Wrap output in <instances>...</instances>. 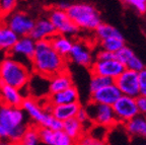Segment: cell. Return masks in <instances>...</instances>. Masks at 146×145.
Here are the masks:
<instances>
[{"label": "cell", "mask_w": 146, "mask_h": 145, "mask_svg": "<svg viewBox=\"0 0 146 145\" xmlns=\"http://www.w3.org/2000/svg\"><path fill=\"white\" fill-rule=\"evenodd\" d=\"M94 34L98 40L100 41H104V40H107V39L115 38V39H120V40H124L123 35L120 33V31L118 29H116L115 27L111 25H108V23H102L96 30H94Z\"/></svg>", "instance_id": "26"}, {"label": "cell", "mask_w": 146, "mask_h": 145, "mask_svg": "<svg viewBox=\"0 0 146 145\" xmlns=\"http://www.w3.org/2000/svg\"><path fill=\"white\" fill-rule=\"evenodd\" d=\"M138 82H139V96L146 98V68L144 67L138 72Z\"/></svg>", "instance_id": "33"}, {"label": "cell", "mask_w": 146, "mask_h": 145, "mask_svg": "<svg viewBox=\"0 0 146 145\" xmlns=\"http://www.w3.org/2000/svg\"><path fill=\"white\" fill-rule=\"evenodd\" d=\"M25 96L23 91L8 85H0V102L3 106L21 108Z\"/></svg>", "instance_id": "18"}, {"label": "cell", "mask_w": 146, "mask_h": 145, "mask_svg": "<svg viewBox=\"0 0 146 145\" xmlns=\"http://www.w3.org/2000/svg\"><path fill=\"white\" fill-rule=\"evenodd\" d=\"M100 45L102 50L108 51V52L114 53L116 54L118 51H120L122 48L125 47V40H120V39H107V40H104V41L100 42Z\"/></svg>", "instance_id": "28"}, {"label": "cell", "mask_w": 146, "mask_h": 145, "mask_svg": "<svg viewBox=\"0 0 146 145\" xmlns=\"http://www.w3.org/2000/svg\"><path fill=\"white\" fill-rule=\"evenodd\" d=\"M47 17L52 23L53 27L56 31V34L69 37V38L75 37L79 34V29L73 23L66 11H63V10L58 9L57 7H54L49 11Z\"/></svg>", "instance_id": "8"}, {"label": "cell", "mask_w": 146, "mask_h": 145, "mask_svg": "<svg viewBox=\"0 0 146 145\" xmlns=\"http://www.w3.org/2000/svg\"><path fill=\"white\" fill-rule=\"evenodd\" d=\"M31 78L30 66L18 62L9 55L0 61V85H8L21 90L25 88Z\"/></svg>", "instance_id": "2"}, {"label": "cell", "mask_w": 146, "mask_h": 145, "mask_svg": "<svg viewBox=\"0 0 146 145\" xmlns=\"http://www.w3.org/2000/svg\"><path fill=\"white\" fill-rule=\"evenodd\" d=\"M115 117L118 124L124 125L136 116L139 115L138 107H137L136 98H129L125 95H121L116 102L112 106Z\"/></svg>", "instance_id": "9"}, {"label": "cell", "mask_w": 146, "mask_h": 145, "mask_svg": "<svg viewBox=\"0 0 146 145\" xmlns=\"http://www.w3.org/2000/svg\"><path fill=\"white\" fill-rule=\"evenodd\" d=\"M91 74L108 77L114 81L124 71L125 67L119 61L110 60V61H94L90 67Z\"/></svg>", "instance_id": "13"}, {"label": "cell", "mask_w": 146, "mask_h": 145, "mask_svg": "<svg viewBox=\"0 0 146 145\" xmlns=\"http://www.w3.org/2000/svg\"><path fill=\"white\" fill-rule=\"evenodd\" d=\"M18 37L12 32L3 21H0V52L9 53L17 41Z\"/></svg>", "instance_id": "24"}, {"label": "cell", "mask_w": 146, "mask_h": 145, "mask_svg": "<svg viewBox=\"0 0 146 145\" xmlns=\"http://www.w3.org/2000/svg\"><path fill=\"white\" fill-rule=\"evenodd\" d=\"M41 139H40L39 128L31 125L25 132L21 140L14 145H41Z\"/></svg>", "instance_id": "27"}, {"label": "cell", "mask_w": 146, "mask_h": 145, "mask_svg": "<svg viewBox=\"0 0 146 145\" xmlns=\"http://www.w3.org/2000/svg\"><path fill=\"white\" fill-rule=\"evenodd\" d=\"M50 44L52 46V48L54 49L60 56H62L63 58L67 60L68 55L71 51V48L73 45V41L71 40V38L66 36H62V35L56 34L54 37L49 40Z\"/></svg>", "instance_id": "23"}, {"label": "cell", "mask_w": 146, "mask_h": 145, "mask_svg": "<svg viewBox=\"0 0 146 145\" xmlns=\"http://www.w3.org/2000/svg\"><path fill=\"white\" fill-rule=\"evenodd\" d=\"M115 59H116V57H115L114 53L108 52L105 50H100L94 57V61H110V60Z\"/></svg>", "instance_id": "34"}, {"label": "cell", "mask_w": 146, "mask_h": 145, "mask_svg": "<svg viewBox=\"0 0 146 145\" xmlns=\"http://www.w3.org/2000/svg\"><path fill=\"white\" fill-rule=\"evenodd\" d=\"M3 21L18 38H21L30 36L36 21L27 12L15 10L13 13L3 18Z\"/></svg>", "instance_id": "7"}, {"label": "cell", "mask_w": 146, "mask_h": 145, "mask_svg": "<svg viewBox=\"0 0 146 145\" xmlns=\"http://www.w3.org/2000/svg\"><path fill=\"white\" fill-rule=\"evenodd\" d=\"M0 21H2V18H1V15H0Z\"/></svg>", "instance_id": "40"}, {"label": "cell", "mask_w": 146, "mask_h": 145, "mask_svg": "<svg viewBox=\"0 0 146 145\" xmlns=\"http://www.w3.org/2000/svg\"><path fill=\"white\" fill-rule=\"evenodd\" d=\"M70 5H71V3L66 2V1H65V2H59L57 5V8L60 9V10H63V11H67V9L70 7Z\"/></svg>", "instance_id": "37"}, {"label": "cell", "mask_w": 146, "mask_h": 145, "mask_svg": "<svg viewBox=\"0 0 146 145\" xmlns=\"http://www.w3.org/2000/svg\"><path fill=\"white\" fill-rule=\"evenodd\" d=\"M48 102L51 106H60V104H69L74 102H79V92L78 89L73 85L69 88L62 90L60 92L50 94Z\"/></svg>", "instance_id": "19"}, {"label": "cell", "mask_w": 146, "mask_h": 145, "mask_svg": "<svg viewBox=\"0 0 146 145\" xmlns=\"http://www.w3.org/2000/svg\"><path fill=\"white\" fill-rule=\"evenodd\" d=\"M84 109L92 125L102 126L108 129H111L118 125L113 108L110 106L89 102H87Z\"/></svg>", "instance_id": "6"}, {"label": "cell", "mask_w": 146, "mask_h": 145, "mask_svg": "<svg viewBox=\"0 0 146 145\" xmlns=\"http://www.w3.org/2000/svg\"><path fill=\"white\" fill-rule=\"evenodd\" d=\"M75 145H108L106 141L98 140V139L91 137L88 134H84L79 140L75 142Z\"/></svg>", "instance_id": "31"}, {"label": "cell", "mask_w": 146, "mask_h": 145, "mask_svg": "<svg viewBox=\"0 0 146 145\" xmlns=\"http://www.w3.org/2000/svg\"><path fill=\"white\" fill-rule=\"evenodd\" d=\"M17 7V1L15 0H1L0 1V15L5 18L9 14L13 13Z\"/></svg>", "instance_id": "30"}, {"label": "cell", "mask_w": 146, "mask_h": 145, "mask_svg": "<svg viewBox=\"0 0 146 145\" xmlns=\"http://www.w3.org/2000/svg\"><path fill=\"white\" fill-rule=\"evenodd\" d=\"M21 108L38 128H46L52 131L62 130V122L55 119L51 113H48L43 106L32 96L25 98Z\"/></svg>", "instance_id": "5"}, {"label": "cell", "mask_w": 146, "mask_h": 145, "mask_svg": "<svg viewBox=\"0 0 146 145\" xmlns=\"http://www.w3.org/2000/svg\"><path fill=\"white\" fill-rule=\"evenodd\" d=\"M39 134L41 143L45 145H75L73 141L62 130L52 131L46 128H39Z\"/></svg>", "instance_id": "16"}, {"label": "cell", "mask_w": 146, "mask_h": 145, "mask_svg": "<svg viewBox=\"0 0 146 145\" xmlns=\"http://www.w3.org/2000/svg\"><path fill=\"white\" fill-rule=\"evenodd\" d=\"M137 107H138V111L139 114L144 117H146V98L144 96H138L136 98Z\"/></svg>", "instance_id": "35"}, {"label": "cell", "mask_w": 146, "mask_h": 145, "mask_svg": "<svg viewBox=\"0 0 146 145\" xmlns=\"http://www.w3.org/2000/svg\"><path fill=\"white\" fill-rule=\"evenodd\" d=\"M68 60L76 65L82 66L85 68H90L94 62V55L91 53L89 47L84 42H73L71 51L68 55Z\"/></svg>", "instance_id": "12"}, {"label": "cell", "mask_w": 146, "mask_h": 145, "mask_svg": "<svg viewBox=\"0 0 146 145\" xmlns=\"http://www.w3.org/2000/svg\"><path fill=\"white\" fill-rule=\"evenodd\" d=\"M131 145H146V140L142 138H131Z\"/></svg>", "instance_id": "36"}, {"label": "cell", "mask_w": 146, "mask_h": 145, "mask_svg": "<svg viewBox=\"0 0 146 145\" xmlns=\"http://www.w3.org/2000/svg\"><path fill=\"white\" fill-rule=\"evenodd\" d=\"M116 60L125 67L126 70H132L135 72H140L144 68V64L140 58L137 57L132 49L125 46L121 50L115 54Z\"/></svg>", "instance_id": "15"}, {"label": "cell", "mask_w": 146, "mask_h": 145, "mask_svg": "<svg viewBox=\"0 0 146 145\" xmlns=\"http://www.w3.org/2000/svg\"><path fill=\"white\" fill-rule=\"evenodd\" d=\"M0 139H7L6 131L3 129V127L0 125Z\"/></svg>", "instance_id": "38"}, {"label": "cell", "mask_w": 146, "mask_h": 145, "mask_svg": "<svg viewBox=\"0 0 146 145\" xmlns=\"http://www.w3.org/2000/svg\"><path fill=\"white\" fill-rule=\"evenodd\" d=\"M123 127L130 138H142L146 140V117L144 116L139 114L124 124Z\"/></svg>", "instance_id": "22"}, {"label": "cell", "mask_w": 146, "mask_h": 145, "mask_svg": "<svg viewBox=\"0 0 146 145\" xmlns=\"http://www.w3.org/2000/svg\"><path fill=\"white\" fill-rule=\"evenodd\" d=\"M114 83L118 87L122 95L133 98H137L139 96L138 72L132 70H125L114 80Z\"/></svg>", "instance_id": "11"}, {"label": "cell", "mask_w": 146, "mask_h": 145, "mask_svg": "<svg viewBox=\"0 0 146 145\" xmlns=\"http://www.w3.org/2000/svg\"><path fill=\"white\" fill-rule=\"evenodd\" d=\"M67 60L52 48L49 40L36 43V51L31 61V69L36 75L49 79L66 70Z\"/></svg>", "instance_id": "1"}, {"label": "cell", "mask_w": 146, "mask_h": 145, "mask_svg": "<svg viewBox=\"0 0 146 145\" xmlns=\"http://www.w3.org/2000/svg\"><path fill=\"white\" fill-rule=\"evenodd\" d=\"M48 91L50 94L60 92L73 86V80L70 73L67 70L54 75L48 79Z\"/></svg>", "instance_id": "20"}, {"label": "cell", "mask_w": 146, "mask_h": 145, "mask_svg": "<svg viewBox=\"0 0 146 145\" xmlns=\"http://www.w3.org/2000/svg\"><path fill=\"white\" fill-rule=\"evenodd\" d=\"M66 12L79 31H94L102 23L100 11L90 3H71Z\"/></svg>", "instance_id": "4"}, {"label": "cell", "mask_w": 146, "mask_h": 145, "mask_svg": "<svg viewBox=\"0 0 146 145\" xmlns=\"http://www.w3.org/2000/svg\"><path fill=\"white\" fill-rule=\"evenodd\" d=\"M112 83H114V81L112 79L108 78V77L91 74L90 81H89V90H90V93L94 92V91L98 90V89H102L103 87L110 85V84Z\"/></svg>", "instance_id": "29"}, {"label": "cell", "mask_w": 146, "mask_h": 145, "mask_svg": "<svg viewBox=\"0 0 146 145\" xmlns=\"http://www.w3.org/2000/svg\"><path fill=\"white\" fill-rule=\"evenodd\" d=\"M36 41H34L30 36L18 38L17 41L9 51V56L18 62L31 67V61L34 57L36 51Z\"/></svg>", "instance_id": "10"}, {"label": "cell", "mask_w": 146, "mask_h": 145, "mask_svg": "<svg viewBox=\"0 0 146 145\" xmlns=\"http://www.w3.org/2000/svg\"><path fill=\"white\" fill-rule=\"evenodd\" d=\"M0 145H14L11 141L8 139H0Z\"/></svg>", "instance_id": "39"}, {"label": "cell", "mask_w": 146, "mask_h": 145, "mask_svg": "<svg viewBox=\"0 0 146 145\" xmlns=\"http://www.w3.org/2000/svg\"><path fill=\"white\" fill-rule=\"evenodd\" d=\"M121 92L118 89L115 83L107 85L102 89L90 93V102H96V104H106L112 107L113 104L121 98Z\"/></svg>", "instance_id": "14"}, {"label": "cell", "mask_w": 146, "mask_h": 145, "mask_svg": "<svg viewBox=\"0 0 146 145\" xmlns=\"http://www.w3.org/2000/svg\"><path fill=\"white\" fill-rule=\"evenodd\" d=\"M0 125L6 131L7 139L16 144L30 126L27 115L21 108H12L0 104Z\"/></svg>", "instance_id": "3"}, {"label": "cell", "mask_w": 146, "mask_h": 145, "mask_svg": "<svg viewBox=\"0 0 146 145\" xmlns=\"http://www.w3.org/2000/svg\"><path fill=\"white\" fill-rule=\"evenodd\" d=\"M56 35L54 27L48 17H41L35 21V25L30 37L36 42L50 40Z\"/></svg>", "instance_id": "17"}, {"label": "cell", "mask_w": 146, "mask_h": 145, "mask_svg": "<svg viewBox=\"0 0 146 145\" xmlns=\"http://www.w3.org/2000/svg\"><path fill=\"white\" fill-rule=\"evenodd\" d=\"M124 3L135 9L138 13H146V0H127V1H124Z\"/></svg>", "instance_id": "32"}, {"label": "cell", "mask_w": 146, "mask_h": 145, "mask_svg": "<svg viewBox=\"0 0 146 145\" xmlns=\"http://www.w3.org/2000/svg\"><path fill=\"white\" fill-rule=\"evenodd\" d=\"M82 106L80 102H74L69 104H60V106H51L50 113L55 119L60 122H65L69 119L75 118L78 111Z\"/></svg>", "instance_id": "21"}, {"label": "cell", "mask_w": 146, "mask_h": 145, "mask_svg": "<svg viewBox=\"0 0 146 145\" xmlns=\"http://www.w3.org/2000/svg\"><path fill=\"white\" fill-rule=\"evenodd\" d=\"M62 131L75 142L86 134L83 126L75 118L69 119L62 123Z\"/></svg>", "instance_id": "25"}]
</instances>
